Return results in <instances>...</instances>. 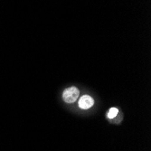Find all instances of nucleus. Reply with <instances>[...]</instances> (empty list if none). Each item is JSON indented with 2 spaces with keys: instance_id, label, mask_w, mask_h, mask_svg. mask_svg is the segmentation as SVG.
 Returning <instances> with one entry per match:
<instances>
[{
  "instance_id": "f03ea898",
  "label": "nucleus",
  "mask_w": 151,
  "mask_h": 151,
  "mask_svg": "<svg viewBox=\"0 0 151 151\" xmlns=\"http://www.w3.org/2000/svg\"><path fill=\"white\" fill-rule=\"evenodd\" d=\"M94 105V100L89 95H83L79 100V107L82 109H91Z\"/></svg>"
},
{
  "instance_id": "f257e3e1",
  "label": "nucleus",
  "mask_w": 151,
  "mask_h": 151,
  "mask_svg": "<svg viewBox=\"0 0 151 151\" xmlns=\"http://www.w3.org/2000/svg\"><path fill=\"white\" fill-rule=\"evenodd\" d=\"M80 91L76 87L67 88L63 93V99L67 103H73L79 98Z\"/></svg>"
},
{
  "instance_id": "7ed1b4c3",
  "label": "nucleus",
  "mask_w": 151,
  "mask_h": 151,
  "mask_svg": "<svg viewBox=\"0 0 151 151\" xmlns=\"http://www.w3.org/2000/svg\"><path fill=\"white\" fill-rule=\"evenodd\" d=\"M119 113V109L117 108H111V109H109V111H108V118L109 119H114Z\"/></svg>"
}]
</instances>
